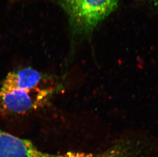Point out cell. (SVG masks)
<instances>
[{"label": "cell", "mask_w": 158, "mask_h": 157, "mask_svg": "<svg viewBox=\"0 0 158 157\" xmlns=\"http://www.w3.org/2000/svg\"><path fill=\"white\" fill-rule=\"evenodd\" d=\"M55 91L51 85L30 90L0 89V109L11 114L36 111L48 103Z\"/></svg>", "instance_id": "2"}, {"label": "cell", "mask_w": 158, "mask_h": 157, "mask_svg": "<svg viewBox=\"0 0 158 157\" xmlns=\"http://www.w3.org/2000/svg\"><path fill=\"white\" fill-rule=\"evenodd\" d=\"M50 78L40 71L31 67L22 68L8 74L0 86V89L30 90L50 86Z\"/></svg>", "instance_id": "4"}, {"label": "cell", "mask_w": 158, "mask_h": 157, "mask_svg": "<svg viewBox=\"0 0 158 157\" xmlns=\"http://www.w3.org/2000/svg\"><path fill=\"white\" fill-rule=\"evenodd\" d=\"M0 157H69V154L44 152L30 140L0 130Z\"/></svg>", "instance_id": "3"}, {"label": "cell", "mask_w": 158, "mask_h": 157, "mask_svg": "<svg viewBox=\"0 0 158 157\" xmlns=\"http://www.w3.org/2000/svg\"><path fill=\"white\" fill-rule=\"evenodd\" d=\"M69 19L72 34H89L117 6L120 0H55Z\"/></svg>", "instance_id": "1"}, {"label": "cell", "mask_w": 158, "mask_h": 157, "mask_svg": "<svg viewBox=\"0 0 158 157\" xmlns=\"http://www.w3.org/2000/svg\"><path fill=\"white\" fill-rule=\"evenodd\" d=\"M150 1L154 7L158 11V0H150Z\"/></svg>", "instance_id": "5"}]
</instances>
